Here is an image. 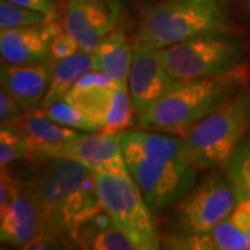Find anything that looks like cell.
<instances>
[{"label":"cell","instance_id":"cell-1","mask_svg":"<svg viewBox=\"0 0 250 250\" xmlns=\"http://www.w3.org/2000/svg\"><path fill=\"white\" fill-rule=\"evenodd\" d=\"M120 139L128 171L154 213L178 205L195 188L197 167L184 139L150 132H123Z\"/></svg>","mask_w":250,"mask_h":250},{"label":"cell","instance_id":"cell-2","mask_svg":"<svg viewBox=\"0 0 250 250\" xmlns=\"http://www.w3.org/2000/svg\"><path fill=\"white\" fill-rule=\"evenodd\" d=\"M249 70L241 65L223 75L175 80L149 111L139 118L143 128L163 132H184L213 114L249 82Z\"/></svg>","mask_w":250,"mask_h":250},{"label":"cell","instance_id":"cell-3","mask_svg":"<svg viewBox=\"0 0 250 250\" xmlns=\"http://www.w3.org/2000/svg\"><path fill=\"white\" fill-rule=\"evenodd\" d=\"M232 28L225 0H163L143 11L138 41L164 49L193 36Z\"/></svg>","mask_w":250,"mask_h":250},{"label":"cell","instance_id":"cell-4","mask_svg":"<svg viewBox=\"0 0 250 250\" xmlns=\"http://www.w3.org/2000/svg\"><path fill=\"white\" fill-rule=\"evenodd\" d=\"M250 129V86L245 85L223 106L188 129L184 139L189 160L197 168L227 164Z\"/></svg>","mask_w":250,"mask_h":250},{"label":"cell","instance_id":"cell-5","mask_svg":"<svg viewBox=\"0 0 250 250\" xmlns=\"http://www.w3.org/2000/svg\"><path fill=\"white\" fill-rule=\"evenodd\" d=\"M163 64L171 78L188 81L231 72L242 65L243 52L232 31L193 36L160 49Z\"/></svg>","mask_w":250,"mask_h":250},{"label":"cell","instance_id":"cell-6","mask_svg":"<svg viewBox=\"0 0 250 250\" xmlns=\"http://www.w3.org/2000/svg\"><path fill=\"white\" fill-rule=\"evenodd\" d=\"M103 208L139 250L160 248L153 210L131 174H95Z\"/></svg>","mask_w":250,"mask_h":250},{"label":"cell","instance_id":"cell-7","mask_svg":"<svg viewBox=\"0 0 250 250\" xmlns=\"http://www.w3.org/2000/svg\"><path fill=\"white\" fill-rule=\"evenodd\" d=\"M31 184L28 190L35 197L43 217V231L74 245L62 227V215L81 182L90 170L70 159H54Z\"/></svg>","mask_w":250,"mask_h":250},{"label":"cell","instance_id":"cell-8","mask_svg":"<svg viewBox=\"0 0 250 250\" xmlns=\"http://www.w3.org/2000/svg\"><path fill=\"white\" fill-rule=\"evenodd\" d=\"M238 200L231 179L206 175L178 203L177 221L182 233L205 232L227 220Z\"/></svg>","mask_w":250,"mask_h":250},{"label":"cell","instance_id":"cell-9","mask_svg":"<svg viewBox=\"0 0 250 250\" xmlns=\"http://www.w3.org/2000/svg\"><path fill=\"white\" fill-rule=\"evenodd\" d=\"M27 159L35 163L70 159L77 161L95 174H128L121 139L118 136L96 134L80 135L64 142L46 146L29 153Z\"/></svg>","mask_w":250,"mask_h":250},{"label":"cell","instance_id":"cell-10","mask_svg":"<svg viewBox=\"0 0 250 250\" xmlns=\"http://www.w3.org/2000/svg\"><path fill=\"white\" fill-rule=\"evenodd\" d=\"M120 7L114 0H68L64 28L78 42L81 50L93 53L100 42L114 31Z\"/></svg>","mask_w":250,"mask_h":250},{"label":"cell","instance_id":"cell-11","mask_svg":"<svg viewBox=\"0 0 250 250\" xmlns=\"http://www.w3.org/2000/svg\"><path fill=\"white\" fill-rule=\"evenodd\" d=\"M174 81L163 64L160 49L136 41L128 82L134 110L139 118L170 89Z\"/></svg>","mask_w":250,"mask_h":250},{"label":"cell","instance_id":"cell-12","mask_svg":"<svg viewBox=\"0 0 250 250\" xmlns=\"http://www.w3.org/2000/svg\"><path fill=\"white\" fill-rule=\"evenodd\" d=\"M60 32H62V25L56 18L41 25L1 29V62L3 64L21 65L49 60L52 41Z\"/></svg>","mask_w":250,"mask_h":250},{"label":"cell","instance_id":"cell-13","mask_svg":"<svg viewBox=\"0 0 250 250\" xmlns=\"http://www.w3.org/2000/svg\"><path fill=\"white\" fill-rule=\"evenodd\" d=\"M43 231V217L35 197L27 187L0 208V239L16 248L25 249Z\"/></svg>","mask_w":250,"mask_h":250},{"label":"cell","instance_id":"cell-14","mask_svg":"<svg viewBox=\"0 0 250 250\" xmlns=\"http://www.w3.org/2000/svg\"><path fill=\"white\" fill-rule=\"evenodd\" d=\"M53 62L50 60L21 65L3 64L1 86L28 110L41 106L49 89Z\"/></svg>","mask_w":250,"mask_h":250},{"label":"cell","instance_id":"cell-15","mask_svg":"<svg viewBox=\"0 0 250 250\" xmlns=\"http://www.w3.org/2000/svg\"><path fill=\"white\" fill-rule=\"evenodd\" d=\"M117 83L118 82L108 77L106 72L90 70L81 77L64 99L98 124L100 131Z\"/></svg>","mask_w":250,"mask_h":250},{"label":"cell","instance_id":"cell-16","mask_svg":"<svg viewBox=\"0 0 250 250\" xmlns=\"http://www.w3.org/2000/svg\"><path fill=\"white\" fill-rule=\"evenodd\" d=\"M164 248L174 250H245V232L238 229L228 217L205 232L170 235L164 241Z\"/></svg>","mask_w":250,"mask_h":250},{"label":"cell","instance_id":"cell-17","mask_svg":"<svg viewBox=\"0 0 250 250\" xmlns=\"http://www.w3.org/2000/svg\"><path fill=\"white\" fill-rule=\"evenodd\" d=\"M134 50L135 47L131 46L124 31L114 29L100 42L98 49L92 53L93 68L106 72L118 83L128 82Z\"/></svg>","mask_w":250,"mask_h":250},{"label":"cell","instance_id":"cell-18","mask_svg":"<svg viewBox=\"0 0 250 250\" xmlns=\"http://www.w3.org/2000/svg\"><path fill=\"white\" fill-rule=\"evenodd\" d=\"M77 245L81 249L90 250H136L132 241L111 221L104 208L81 227Z\"/></svg>","mask_w":250,"mask_h":250},{"label":"cell","instance_id":"cell-19","mask_svg":"<svg viewBox=\"0 0 250 250\" xmlns=\"http://www.w3.org/2000/svg\"><path fill=\"white\" fill-rule=\"evenodd\" d=\"M93 68V56L89 52L80 50L62 60H53L52 78L49 83V89L41 103V108L47 107L56 100L62 99L78 82L82 75Z\"/></svg>","mask_w":250,"mask_h":250},{"label":"cell","instance_id":"cell-20","mask_svg":"<svg viewBox=\"0 0 250 250\" xmlns=\"http://www.w3.org/2000/svg\"><path fill=\"white\" fill-rule=\"evenodd\" d=\"M20 128L25 134L27 141V157L29 153L35 152L46 146H52L59 142H64L72 138L80 136L81 131L75 128H70L65 125L59 124L52 118L46 116L41 110L31 116L22 117L20 120Z\"/></svg>","mask_w":250,"mask_h":250},{"label":"cell","instance_id":"cell-21","mask_svg":"<svg viewBox=\"0 0 250 250\" xmlns=\"http://www.w3.org/2000/svg\"><path fill=\"white\" fill-rule=\"evenodd\" d=\"M132 107L134 103L131 99V93H128L126 89V82L117 83L107 114L104 117V121L99 132L110 136H118L123 134L125 128L132 123Z\"/></svg>","mask_w":250,"mask_h":250},{"label":"cell","instance_id":"cell-22","mask_svg":"<svg viewBox=\"0 0 250 250\" xmlns=\"http://www.w3.org/2000/svg\"><path fill=\"white\" fill-rule=\"evenodd\" d=\"M227 174L238 196H250V132L245 135L229 157Z\"/></svg>","mask_w":250,"mask_h":250},{"label":"cell","instance_id":"cell-23","mask_svg":"<svg viewBox=\"0 0 250 250\" xmlns=\"http://www.w3.org/2000/svg\"><path fill=\"white\" fill-rule=\"evenodd\" d=\"M54 18H56L54 14L17 6L7 0L0 1V28L1 29L41 25V24L52 21Z\"/></svg>","mask_w":250,"mask_h":250},{"label":"cell","instance_id":"cell-24","mask_svg":"<svg viewBox=\"0 0 250 250\" xmlns=\"http://www.w3.org/2000/svg\"><path fill=\"white\" fill-rule=\"evenodd\" d=\"M41 110L49 118L57 121L59 124L70 126V128H75L80 131H85V132L99 131L98 124H95L89 117L83 114L80 108L75 107L74 104H71L64 98L60 99V100H56L52 104H49L47 107L41 108Z\"/></svg>","mask_w":250,"mask_h":250},{"label":"cell","instance_id":"cell-25","mask_svg":"<svg viewBox=\"0 0 250 250\" xmlns=\"http://www.w3.org/2000/svg\"><path fill=\"white\" fill-rule=\"evenodd\" d=\"M27 154V141L25 134L20 126L1 125L0 129V167H9L21 157Z\"/></svg>","mask_w":250,"mask_h":250},{"label":"cell","instance_id":"cell-26","mask_svg":"<svg viewBox=\"0 0 250 250\" xmlns=\"http://www.w3.org/2000/svg\"><path fill=\"white\" fill-rule=\"evenodd\" d=\"M27 108L24 107L9 90L1 86L0 90V123L1 125L13 124L20 121Z\"/></svg>","mask_w":250,"mask_h":250},{"label":"cell","instance_id":"cell-27","mask_svg":"<svg viewBox=\"0 0 250 250\" xmlns=\"http://www.w3.org/2000/svg\"><path fill=\"white\" fill-rule=\"evenodd\" d=\"M80 45L74 39V36L70 35L67 31L60 32L59 35L54 38L50 45V59L53 60H62L67 59L72 54L80 52Z\"/></svg>","mask_w":250,"mask_h":250},{"label":"cell","instance_id":"cell-28","mask_svg":"<svg viewBox=\"0 0 250 250\" xmlns=\"http://www.w3.org/2000/svg\"><path fill=\"white\" fill-rule=\"evenodd\" d=\"M231 223L241 229L242 232H246L250 229V196H238L236 205L233 207L232 213L229 215Z\"/></svg>","mask_w":250,"mask_h":250},{"label":"cell","instance_id":"cell-29","mask_svg":"<svg viewBox=\"0 0 250 250\" xmlns=\"http://www.w3.org/2000/svg\"><path fill=\"white\" fill-rule=\"evenodd\" d=\"M7 1L14 3L17 6L28 7V9L49 13V14H54L56 13V3H54V0H7Z\"/></svg>","mask_w":250,"mask_h":250},{"label":"cell","instance_id":"cell-30","mask_svg":"<svg viewBox=\"0 0 250 250\" xmlns=\"http://www.w3.org/2000/svg\"><path fill=\"white\" fill-rule=\"evenodd\" d=\"M245 250H250V229L245 232Z\"/></svg>","mask_w":250,"mask_h":250}]
</instances>
